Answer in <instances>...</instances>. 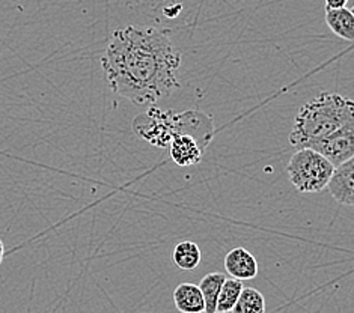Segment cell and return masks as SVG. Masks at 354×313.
Returning a JSON list of instances; mask_svg holds the SVG:
<instances>
[{
	"label": "cell",
	"mask_w": 354,
	"mask_h": 313,
	"mask_svg": "<svg viewBox=\"0 0 354 313\" xmlns=\"http://www.w3.org/2000/svg\"><path fill=\"white\" fill-rule=\"evenodd\" d=\"M326 24L336 37L345 41H354V14L347 8L326 11Z\"/></svg>",
	"instance_id": "30bf717a"
},
{
	"label": "cell",
	"mask_w": 354,
	"mask_h": 313,
	"mask_svg": "<svg viewBox=\"0 0 354 313\" xmlns=\"http://www.w3.org/2000/svg\"><path fill=\"white\" fill-rule=\"evenodd\" d=\"M326 157L335 167L354 157V120L312 148Z\"/></svg>",
	"instance_id": "5b68a950"
},
{
	"label": "cell",
	"mask_w": 354,
	"mask_h": 313,
	"mask_svg": "<svg viewBox=\"0 0 354 313\" xmlns=\"http://www.w3.org/2000/svg\"><path fill=\"white\" fill-rule=\"evenodd\" d=\"M328 191L338 204L354 207V157L335 169Z\"/></svg>",
	"instance_id": "8992f818"
},
{
	"label": "cell",
	"mask_w": 354,
	"mask_h": 313,
	"mask_svg": "<svg viewBox=\"0 0 354 313\" xmlns=\"http://www.w3.org/2000/svg\"><path fill=\"white\" fill-rule=\"evenodd\" d=\"M202 259V253L199 245L195 241L184 240L175 245L172 250L174 264L184 272H192L198 268Z\"/></svg>",
	"instance_id": "8fae6325"
},
{
	"label": "cell",
	"mask_w": 354,
	"mask_h": 313,
	"mask_svg": "<svg viewBox=\"0 0 354 313\" xmlns=\"http://www.w3.org/2000/svg\"><path fill=\"white\" fill-rule=\"evenodd\" d=\"M175 307L181 313H205V301L199 286L181 283L174 291Z\"/></svg>",
	"instance_id": "9c48e42d"
},
{
	"label": "cell",
	"mask_w": 354,
	"mask_h": 313,
	"mask_svg": "<svg viewBox=\"0 0 354 313\" xmlns=\"http://www.w3.org/2000/svg\"><path fill=\"white\" fill-rule=\"evenodd\" d=\"M181 53L169 32L125 26L113 32L101 57L109 88L134 104H154L180 89Z\"/></svg>",
	"instance_id": "6da1fadb"
},
{
	"label": "cell",
	"mask_w": 354,
	"mask_h": 313,
	"mask_svg": "<svg viewBox=\"0 0 354 313\" xmlns=\"http://www.w3.org/2000/svg\"><path fill=\"white\" fill-rule=\"evenodd\" d=\"M243 290H244V285L241 281H237V278H232V277H226V281L222 286L221 295H218L217 313H231L235 304H237Z\"/></svg>",
	"instance_id": "4fadbf2b"
},
{
	"label": "cell",
	"mask_w": 354,
	"mask_h": 313,
	"mask_svg": "<svg viewBox=\"0 0 354 313\" xmlns=\"http://www.w3.org/2000/svg\"><path fill=\"white\" fill-rule=\"evenodd\" d=\"M225 281L226 276L222 273H209L202 277L199 290L205 301V313H217L218 295H221Z\"/></svg>",
	"instance_id": "7c38bea8"
},
{
	"label": "cell",
	"mask_w": 354,
	"mask_h": 313,
	"mask_svg": "<svg viewBox=\"0 0 354 313\" xmlns=\"http://www.w3.org/2000/svg\"><path fill=\"white\" fill-rule=\"evenodd\" d=\"M350 11H351V12H353V14H354V8H353V10H350Z\"/></svg>",
	"instance_id": "e0dca14e"
},
{
	"label": "cell",
	"mask_w": 354,
	"mask_h": 313,
	"mask_svg": "<svg viewBox=\"0 0 354 313\" xmlns=\"http://www.w3.org/2000/svg\"><path fill=\"white\" fill-rule=\"evenodd\" d=\"M3 258H5V244L2 240H0V264L3 262Z\"/></svg>",
	"instance_id": "2e32d148"
},
{
	"label": "cell",
	"mask_w": 354,
	"mask_h": 313,
	"mask_svg": "<svg viewBox=\"0 0 354 313\" xmlns=\"http://www.w3.org/2000/svg\"><path fill=\"white\" fill-rule=\"evenodd\" d=\"M133 130L149 145L166 148L171 145L172 139L178 134L176 113L171 110L151 107L147 112L134 117Z\"/></svg>",
	"instance_id": "277c9868"
},
{
	"label": "cell",
	"mask_w": 354,
	"mask_h": 313,
	"mask_svg": "<svg viewBox=\"0 0 354 313\" xmlns=\"http://www.w3.org/2000/svg\"><path fill=\"white\" fill-rule=\"evenodd\" d=\"M204 148L201 143L189 134H176L169 145L172 162L180 167H190L201 163L204 155Z\"/></svg>",
	"instance_id": "52a82bcc"
},
{
	"label": "cell",
	"mask_w": 354,
	"mask_h": 313,
	"mask_svg": "<svg viewBox=\"0 0 354 313\" xmlns=\"http://www.w3.org/2000/svg\"><path fill=\"white\" fill-rule=\"evenodd\" d=\"M225 269L237 281H252L258 276V262L255 256L244 247L232 249L225 256Z\"/></svg>",
	"instance_id": "ba28073f"
},
{
	"label": "cell",
	"mask_w": 354,
	"mask_h": 313,
	"mask_svg": "<svg viewBox=\"0 0 354 313\" xmlns=\"http://www.w3.org/2000/svg\"><path fill=\"white\" fill-rule=\"evenodd\" d=\"M231 313H266V298L255 287H244Z\"/></svg>",
	"instance_id": "5bb4252c"
},
{
	"label": "cell",
	"mask_w": 354,
	"mask_h": 313,
	"mask_svg": "<svg viewBox=\"0 0 354 313\" xmlns=\"http://www.w3.org/2000/svg\"><path fill=\"white\" fill-rule=\"evenodd\" d=\"M335 169L315 149H299L286 166V173L300 193H319L328 187Z\"/></svg>",
	"instance_id": "3957f363"
},
{
	"label": "cell",
	"mask_w": 354,
	"mask_h": 313,
	"mask_svg": "<svg viewBox=\"0 0 354 313\" xmlns=\"http://www.w3.org/2000/svg\"><path fill=\"white\" fill-rule=\"evenodd\" d=\"M354 120V101L341 94L322 92L303 104L294 117L290 143L299 149H312Z\"/></svg>",
	"instance_id": "7a4b0ae2"
},
{
	"label": "cell",
	"mask_w": 354,
	"mask_h": 313,
	"mask_svg": "<svg viewBox=\"0 0 354 313\" xmlns=\"http://www.w3.org/2000/svg\"><path fill=\"white\" fill-rule=\"evenodd\" d=\"M326 2V11H335V10H342V8H347L348 0H324Z\"/></svg>",
	"instance_id": "9a60e30c"
}]
</instances>
